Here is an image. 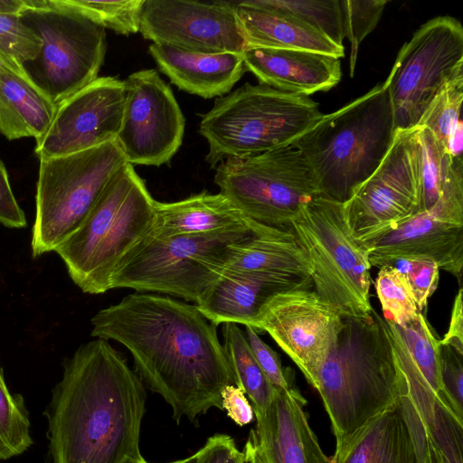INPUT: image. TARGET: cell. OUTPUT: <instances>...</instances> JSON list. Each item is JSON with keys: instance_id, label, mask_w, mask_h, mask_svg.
Returning <instances> with one entry per match:
<instances>
[{"instance_id": "32", "label": "cell", "mask_w": 463, "mask_h": 463, "mask_svg": "<svg viewBox=\"0 0 463 463\" xmlns=\"http://www.w3.org/2000/svg\"><path fill=\"white\" fill-rule=\"evenodd\" d=\"M396 326L422 377L437 397L450 408L441 389L440 340L435 331L421 312L402 326Z\"/></svg>"}, {"instance_id": "33", "label": "cell", "mask_w": 463, "mask_h": 463, "mask_svg": "<svg viewBox=\"0 0 463 463\" xmlns=\"http://www.w3.org/2000/svg\"><path fill=\"white\" fill-rule=\"evenodd\" d=\"M33 442L24 397L9 390L0 367V460L23 454Z\"/></svg>"}, {"instance_id": "44", "label": "cell", "mask_w": 463, "mask_h": 463, "mask_svg": "<svg viewBox=\"0 0 463 463\" xmlns=\"http://www.w3.org/2000/svg\"><path fill=\"white\" fill-rule=\"evenodd\" d=\"M4 67H9L14 71L26 75L24 69L14 62L11 59L0 52V71ZM0 133L8 140L30 137L27 129L19 119L17 115L9 106L2 92L0 91Z\"/></svg>"}, {"instance_id": "4", "label": "cell", "mask_w": 463, "mask_h": 463, "mask_svg": "<svg viewBox=\"0 0 463 463\" xmlns=\"http://www.w3.org/2000/svg\"><path fill=\"white\" fill-rule=\"evenodd\" d=\"M395 131L391 99L383 82L323 115L292 145L310 165L319 194L344 203L380 165Z\"/></svg>"}, {"instance_id": "27", "label": "cell", "mask_w": 463, "mask_h": 463, "mask_svg": "<svg viewBox=\"0 0 463 463\" xmlns=\"http://www.w3.org/2000/svg\"><path fill=\"white\" fill-rule=\"evenodd\" d=\"M253 220L242 213L226 196L207 191L185 199L156 202V237L198 234L249 225Z\"/></svg>"}, {"instance_id": "36", "label": "cell", "mask_w": 463, "mask_h": 463, "mask_svg": "<svg viewBox=\"0 0 463 463\" xmlns=\"http://www.w3.org/2000/svg\"><path fill=\"white\" fill-rule=\"evenodd\" d=\"M65 1L102 27L118 34L128 36L139 32L145 0Z\"/></svg>"}, {"instance_id": "16", "label": "cell", "mask_w": 463, "mask_h": 463, "mask_svg": "<svg viewBox=\"0 0 463 463\" xmlns=\"http://www.w3.org/2000/svg\"><path fill=\"white\" fill-rule=\"evenodd\" d=\"M139 32L153 43L202 53H242L247 43L235 4L145 0Z\"/></svg>"}, {"instance_id": "25", "label": "cell", "mask_w": 463, "mask_h": 463, "mask_svg": "<svg viewBox=\"0 0 463 463\" xmlns=\"http://www.w3.org/2000/svg\"><path fill=\"white\" fill-rule=\"evenodd\" d=\"M235 14L247 48L303 50L339 59L345 55L344 46L336 45L303 21L267 5L262 0L236 3Z\"/></svg>"}, {"instance_id": "48", "label": "cell", "mask_w": 463, "mask_h": 463, "mask_svg": "<svg viewBox=\"0 0 463 463\" xmlns=\"http://www.w3.org/2000/svg\"><path fill=\"white\" fill-rule=\"evenodd\" d=\"M195 458H196V453H194V455H192V456H190L188 458H183V459H179V460H175V461L169 462V463H194ZM128 463H149V462L146 461L145 458H142L140 460L130 461V462H128Z\"/></svg>"}, {"instance_id": "21", "label": "cell", "mask_w": 463, "mask_h": 463, "mask_svg": "<svg viewBox=\"0 0 463 463\" xmlns=\"http://www.w3.org/2000/svg\"><path fill=\"white\" fill-rule=\"evenodd\" d=\"M246 70L260 84L294 94L309 96L327 91L341 80L340 59L325 53L291 49L247 48L242 52Z\"/></svg>"}, {"instance_id": "45", "label": "cell", "mask_w": 463, "mask_h": 463, "mask_svg": "<svg viewBox=\"0 0 463 463\" xmlns=\"http://www.w3.org/2000/svg\"><path fill=\"white\" fill-rule=\"evenodd\" d=\"M222 406L228 417L242 427L253 420V409L245 393L236 385H228L222 392Z\"/></svg>"}, {"instance_id": "22", "label": "cell", "mask_w": 463, "mask_h": 463, "mask_svg": "<svg viewBox=\"0 0 463 463\" xmlns=\"http://www.w3.org/2000/svg\"><path fill=\"white\" fill-rule=\"evenodd\" d=\"M309 285H312L311 279L263 274L222 273L195 306L216 326L232 323L250 326L257 332L260 310L274 294Z\"/></svg>"}, {"instance_id": "35", "label": "cell", "mask_w": 463, "mask_h": 463, "mask_svg": "<svg viewBox=\"0 0 463 463\" xmlns=\"http://www.w3.org/2000/svg\"><path fill=\"white\" fill-rule=\"evenodd\" d=\"M375 289L386 320L402 326L421 312L405 276L392 264L380 267Z\"/></svg>"}, {"instance_id": "19", "label": "cell", "mask_w": 463, "mask_h": 463, "mask_svg": "<svg viewBox=\"0 0 463 463\" xmlns=\"http://www.w3.org/2000/svg\"><path fill=\"white\" fill-rule=\"evenodd\" d=\"M298 391L275 389L268 407L254 413L246 440L245 463H332L322 450L303 410Z\"/></svg>"}, {"instance_id": "26", "label": "cell", "mask_w": 463, "mask_h": 463, "mask_svg": "<svg viewBox=\"0 0 463 463\" xmlns=\"http://www.w3.org/2000/svg\"><path fill=\"white\" fill-rule=\"evenodd\" d=\"M222 273L263 274L311 279L308 257L290 228L258 222L234 247Z\"/></svg>"}, {"instance_id": "47", "label": "cell", "mask_w": 463, "mask_h": 463, "mask_svg": "<svg viewBox=\"0 0 463 463\" xmlns=\"http://www.w3.org/2000/svg\"><path fill=\"white\" fill-rule=\"evenodd\" d=\"M24 8V0H0V14L20 15Z\"/></svg>"}, {"instance_id": "6", "label": "cell", "mask_w": 463, "mask_h": 463, "mask_svg": "<svg viewBox=\"0 0 463 463\" xmlns=\"http://www.w3.org/2000/svg\"><path fill=\"white\" fill-rule=\"evenodd\" d=\"M323 115L309 96L245 83L217 98L202 116L199 133L209 146L205 161L214 168L227 158L291 145Z\"/></svg>"}, {"instance_id": "41", "label": "cell", "mask_w": 463, "mask_h": 463, "mask_svg": "<svg viewBox=\"0 0 463 463\" xmlns=\"http://www.w3.org/2000/svg\"><path fill=\"white\" fill-rule=\"evenodd\" d=\"M246 338L258 364L275 389L290 390L292 384L279 354L250 326H245Z\"/></svg>"}, {"instance_id": "37", "label": "cell", "mask_w": 463, "mask_h": 463, "mask_svg": "<svg viewBox=\"0 0 463 463\" xmlns=\"http://www.w3.org/2000/svg\"><path fill=\"white\" fill-rule=\"evenodd\" d=\"M387 4V0L341 1L344 33L351 43L349 59L351 77L354 76L360 43L376 27Z\"/></svg>"}, {"instance_id": "43", "label": "cell", "mask_w": 463, "mask_h": 463, "mask_svg": "<svg viewBox=\"0 0 463 463\" xmlns=\"http://www.w3.org/2000/svg\"><path fill=\"white\" fill-rule=\"evenodd\" d=\"M0 223L8 228H24L26 218L12 191L7 171L0 159Z\"/></svg>"}, {"instance_id": "14", "label": "cell", "mask_w": 463, "mask_h": 463, "mask_svg": "<svg viewBox=\"0 0 463 463\" xmlns=\"http://www.w3.org/2000/svg\"><path fill=\"white\" fill-rule=\"evenodd\" d=\"M126 100L117 137L128 163L168 164L182 145L185 119L172 89L154 69L124 80Z\"/></svg>"}, {"instance_id": "31", "label": "cell", "mask_w": 463, "mask_h": 463, "mask_svg": "<svg viewBox=\"0 0 463 463\" xmlns=\"http://www.w3.org/2000/svg\"><path fill=\"white\" fill-rule=\"evenodd\" d=\"M421 146L420 213L432 211L454 175L463 169L462 159L451 157L426 128L420 127Z\"/></svg>"}, {"instance_id": "29", "label": "cell", "mask_w": 463, "mask_h": 463, "mask_svg": "<svg viewBox=\"0 0 463 463\" xmlns=\"http://www.w3.org/2000/svg\"><path fill=\"white\" fill-rule=\"evenodd\" d=\"M463 72L444 84L422 114L418 126L429 129L453 158L462 159Z\"/></svg>"}, {"instance_id": "42", "label": "cell", "mask_w": 463, "mask_h": 463, "mask_svg": "<svg viewBox=\"0 0 463 463\" xmlns=\"http://www.w3.org/2000/svg\"><path fill=\"white\" fill-rule=\"evenodd\" d=\"M194 463H245L234 439L227 434L217 433L208 438L196 452Z\"/></svg>"}, {"instance_id": "28", "label": "cell", "mask_w": 463, "mask_h": 463, "mask_svg": "<svg viewBox=\"0 0 463 463\" xmlns=\"http://www.w3.org/2000/svg\"><path fill=\"white\" fill-rule=\"evenodd\" d=\"M222 335V345L234 375L235 385L250 398L253 412L261 413L270 402L275 388L258 364L238 325L223 324Z\"/></svg>"}, {"instance_id": "9", "label": "cell", "mask_w": 463, "mask_h": 463, "mask_svg": "<svg viewBox=\"0 0 463 463\" xmlns=\"http://www.w3.org/2000/svg\"><path fill=\"white\" fill-rule=\"evenodd\" d=\"M20 18L41 40L23 65L28 79L56 106L98 78L106 50L105 28L65 0H24Z\"/></svg>"}, {"instance_id": "39", "label": "cell", "mask_w": 463, "mask_h": 463, "mask_svg": "<svg viewBox=\"0 0 463 463\" xmlns=\"http://www.w3.org/2000/svg\"><path fill=\"white\" fill-rule=\"evenodd\" d=\"M440 382L445 399L463 420V354L440 344Z\"/></svg>"}, {"instance_id": "7", "label": "cell", "mask_w": 463, "mask_h": 463, "mask_svg": "<svg viewBox=\"0 0 463 463\" xmlns=\"http://www.w3.org/2000/svg\"><path fill=\"white\" fill-rule=\"evenodd\" d=\"M258 222L217 232L156 237L151 233L117 269L110 289L132 288L197 302L222 276L234 247Z\"/></svg>"}, {"instance_id": "3", "label": "cell", "mask_w": 463, "mask_h": 463, "mask_svg": "<svg viewBox=\"0 0 463 463\" xmlns=\"http://www.w3.org/2000/svg\"><path fill=\"white\" fill-rule=\"evenodd\" d=\"M314 388L331 421L335 447L395 405L406 393L384 318H343L337 342L319 368Z\"/></svg>"}, {"instance_id": "23", "label": "cell", "mask_w": 463, "mask_h": 463, "mask_svg": "<svg viewBox=\"0 0 463 463\" xmlns=\"http://www.w3.org/2000/svg\"><path fill=\"white\" fill-rule=\"evenodd\" d=\"M384 325L406 392L418 410L435 453L441 463H463V420L437 397L422 377L397 326L386 319Z\"/></svg>"}, {"instance_id": "1", "label": "cell", "mask_w": 463, "mask_h": 463, "mask_svg": "<svg viewBox=\"0 0 463 463\" xmlns=\"http://www.w3.org/2000/svg\"><path fill=\"white\" fill-rule=\"evenodd\" d=\"M90 322L92 336L129 351L135 372L171 407L177 424L222 410V392L235 385L234 375L217 326L195 305L137 292L100 309Z\"/></svg>"}, {"instance_id": "15", "label": "cell", "mask_w": 463, "mask_h": 463, "mask_svg": "<svg viewBox=\"0 0 463 463\" xmlns=\"http://www.w3.org/2000/svg\"><path fill=\"white\" fill-rule=\"evenodd\" d=\"M342 326L343 317L309 285L274 294L260 310L257 333L267 332L314 387Z\"/></svg>"}, {"instance_id": "34", "label": "cell", "mask_w": 463, "mask_h": 463, "mask_svg": "<svg viewBox=\"0 0 463 463\" xmlns=\"http://www.w3.org/2000/svg\"><path fill=\"white\" fill-rule=\"evenodd\" d=\"M310 25L338 46L343 45L344 16L341 1L262 0Z\"/></svg>"}, {"instance_id": "10", "label": "cell", "mask_w": 463, "mask_h": 463, "mask_svg": "<svg viewBox=\"0 0 463 463\" xmlns=\"http://www.w3.org/2000/svg\"><path fill=\"white\" fill-rule=\"evenodd\" d=\"M128 163L118 140L40 158L32 254L54 251L83 222L112 176Z\"/></svg>"}, {"instance_id": "17", "label": "cell", "mask_w": 463, "mask_h": 463, "mask_svg": "<svg viewBox=\"0 0 463 463\" xmlns=\"http://www.w3.org/2000/svg\"><path fill=\"white\" fill-rule=\"evenodd\" d=\"M125 100L124 80L98 77L57 107L49 129L36 140L35 154L64 156L116 140Z\"/></svg>"}, {"instance_id": "12", "label": "cell", "mask_w": 463, "mask_h": 463, "mask_svg": "<svg viewBox=\"0 0 463 463\" xmlns=\"http://www.w3.org/2000/svg\"><path fill=\"white\" fill-rule=\"evenodd\" d=\"M463 72V27L451 16L422 24L400 50L383 82L396 129L418 126L425 109L446 82Z\"/></svg>"}, {"instance_id": "11", "label": "cell", "mask_w": 463, "mask_h": 463, "mask_svg": "<svg viewBox=\"0 0 463 463\" xmlns=\"http://www.w3.org/2000/svg\"><path fill=\"white\" fill-rule=\"evenodd\" d=\"M214 183L247 217L278 228H289L300 209L319 194L310 165L292 144L227 158L215 167Z\"/></svg>"}, {"instance_id": "38", "label": "cell", "mask_w": 463, "mask_h": 463, "mask_svg": "<svg viewBox=\"0 0 463 463\" xmlns=\"http://www.w3.org/2000/svg\"><path fill=\"white\" fill-rule=\"evenodd\" d=\"M41 40L21 21L20 15L0 14V52L23 68L33 60ZM24 69V68H23Z\"/></svg>"}, {"instance_id": "46", "label": "cell", "mask_w": 463, "mask_h": 463, "mask_svg": "<svg viewBox=\"0 0 463 463\" xmlns=\"http://www.w3.org/2000/svg\"><path fill=\"white\" fill-rule=\"evenodd\" d=\"M462 286L459 287L458 294L455 297L452 306L451 316L448 332L443 339L440 340L441 345H449L457 352L463 354V300H462Z\"/></svg>"}, {"instance_id": "20", "label": "cell", "mask_w": 463, "mask_h": 463, "mask_svg": "<svg viewBox=\"0 0 463 463\" xmlns=\"http://www.w3.org/2000/svg\"><path fill=\"white\" fill-rule=\"evenodd\" d=\"M371 266L399 260H425L452 274L461 286L463 271V223L420 213L394 229L361 242Z\"/></svg>"}, {"instance_id": "5", "label": "cell", "mask_w": 463, "mask_h": 463, "mask_svg": "<svg viewBox=\"0 0 463 463\" xmlns=\"http://www.w3.org/2000/svg\"><path fill=\"white\" fill-rule=\"evenodd\" d=\"M156 202L134 165L127 163L109 180L80 226L55 249L84 293L110 289L117 269L153 232Z\"/></svg>"}, {"instance_id": "2", "label": "cell", "mask_w": 463, "mask_h": 463, "mask_svg": "<svg viewBox=\"0 0 463 463\" xmlns=\"http://www.w3.org/2000/svg\"><path fill=\"white\" fill-rule=\"evenodd\" d=\"M44 415L52 463H128L144 458L145 385L108 340L64 359Z\"/></svg>"}, {"instance_id": "18", "label": "cell", "mask_w": 463, "mask_h": 463, "mask_svg": "<svg viewBox=\"0 0 463 463\" xmlns=\"http://www.w3.org/2000/svg\"><path fill=\"white\" fill-rule=\"evenodd\" d=\"M332 463H441L411 399L400 401L335 447Z\"/></svg>"}, {"instance_id": "13", "label": "cell", "mask_w": 463, "mask_h": 463, "mask_svg": "<svg viewBox=\"0 0 463 463\" xmlns=\"http://www.w3.org/2000/svg\"><path fill=\"white\" fill-rule=\"evenodd\" d=\"M420 129H396L380 165L344 203L348 225L358 241L384 234L420 213Z\"/></svg>"}, {"instance_id": "30", "label": "cell", "mask_w": 463, "mask_h": 463, "mask_svg": "<svg viewBox=\"0 0 463 463\" xmlns=\"http://www.w3.org/2000/svg\"><path fill=\"white\" fill-rule=\"evenodd\" d=\"M0 91L30 137L41 138L49 129L57 107L28 79L9 67L0 71Z\"/></svg>"}, {"instance_id": "24", "label": "cell", "mask_w": 463, "mask_h": 463, "mask_svg": "<svg viewBox=\"0 0 463 463\" xmlns=\"http://www.w3.org/2000/svg\"><path fill=\"white\" fill-rule=\"evenodd\" d=\"M158 69L180 90L204 99L231 91L246 71L242 53H202L152 43Z\"/></svg>"}, {"instance_id": "40", "label": "cell", "mask_w": 463, "mask_h": 463, "mask_svg": "<svg viewBox=\"0 0 463 463\" xmlns=\"http://www.w3.org/2000/svg\"><path fill=\"white\" fill-rule=\"evenodd\" d=\"M405 276L414 296L417 307L421 311L427 305L428 299L437 289L439 277V268L430 260H399L393 264Z\"/></svg>"}, {"instance_id": "8", "label": "cell", "mask_w": 463, "mask_h": 463, "mask_svg": "<svg viewBox=\"0 0 463 463\" xmlns=\"http://www.w3.org/2000/svg\"><path fill=\"white\" fill-rule=\"evenodd\" d=\"M289 228L308 257L316 293L343 318L369 315L372 266L348 225L344 203L318 194Z\"/></svg>"}]
</instances>
